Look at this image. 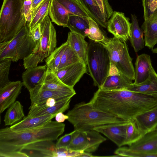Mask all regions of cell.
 <instances>
[{
    "label": "cell",
    "mask_w": 157,
    "mask_h": 157,
    "mask_svg": "<svg viewBox=\"0 0 157 157\" xmlns=\"http://www.w3.org/2000/svg\"><path fill=\"white\" fill-rule=\"evenodd\" d=\"M30 34L35 41L37 42L40 39L41 32L40 23L37 24L33 28L29 29Z\"/></svg>",
    "instance_id": "43"
},
{
    "label": "cell",
    "mask_w": 157,
    "mask_h": 157,
    "mask_svg": "<svg viewBox=\"0 0 157 157\" xmlns=\"http://www.w3.org/2000/svg\"><path fill=\"white\" fill-rule=\"evenodd\" d=\"M81 61H82L76 52L68 43L62 57L58 70Z\"/></svg>",
    "instance_id": "37"
},
{
    "label": "cell",
    "mask_w": 157,
    "mask_h": 157,
    "mask_svg": "<svg viewBox=\"0 0 157 157\" xmlns=\"http://www.w3.org/2000/svg\"><path fill=\"white\" fill-rule=\"evenodd\" d=\"M71 98L61 100L57 102L55 105L48 107H39L31 105L27 116L31 117L56 114L67 110L70 106Z\"/></svg>",
    "instance_id": "18"
},
{
    "label": "cell",
    "mask_w": 157,
    "mask_h": 157,
    "mask_svg": "<svg viewBox=\"0 0 157 157\" xmlns=\"http://www.w3.org/2000/svg\"><path fill=\"white\" fill-rule=\"evenodd\" d=\"M25 117L23 106L20 102L16 101L6 113L4 119L5 125H12L21 121Z\"/></svg>",
    "instance_id": "30"
},
{
    "label": "cell",
    "mask_w": 157,
    "mask_h": 157,
    "mask_svg": "<svg viewBox=\"0 0 157 157\" xmlns=\"http://www.w3.org/2000/svg\"><path fill=\"white\" fill-rule=\"evenodd\" d=\"M128 122L106 124L95 127L93 130L102 133L120 147L123 146Z\"/></svg>",
    "instance_id": "13"
},
{
    "label": "cell",
    "mask_w": 157,
    "mask_h": 157,
    "mask_svg": "<svg viewBox=\"0 0 157 157\" xmlns=\"http://www.w3.org/2000/svg\"><path fill=\"white\" fill-rule=\"evenodd\" d=\"M143 136L134 121H130L127 125L123 146H129L138 141Z\"/></svg>",
    "instance_id": "36"
},
{
    "label": "cell",
    "mask_w": 157,
    "mask_h": 157,
    "mask_svg": "<svg viewBox=\"0 0 157 157\" xmlns=\"http://www.w3.org/2000/svg\"><path fill=\"white\" fill-rule=\"evenodd\" d=\"M40 24L41 37L32 53L23 59V65L25 69L37 66L52 54L56 46V31L48 16Z\"/></svg>",
    "instance_id": "7"
},
{
    "label": "cell",
    "mask_w": 157,
    "mask_h": 157,
    "mask_svg": "<svg viewBox=\"0 0 157 157\" xmlns=\"http://www.w3.org/2000/svg\"><path fill=\"white\" fill-rule=\"evenodd\" d=\"M121 157H141L144 154L157 153V129L144 135L128 147H119L114 152Z\"/></svg>",
    "instance_id": "9"
},
{
    "label": "cell",
    "mask_w": 157,
    "mask_h": 157,
    "mask_svg": "<svg viewBox=\"0 0 157 157\" xmlns=\"http://www.w3.org/2000/svg\"><path fill=\"white\" fill-rule=\"evenodd\" d=\"M56 114L31 117L27 116L19 122L11 125L10 128L13 131L19 132L42 126L55 117Z\"/></svg>",
    "instance_id": "20"
},
{
    "label": "cell",
    "mask_w": 157,
    "mask_h": 157,
    "mask_svg": "<svg viewBox=\"0 0 157 157\" xmlns=\"http://www.w3.org/2000/svg\"><path fill=\"white\" fill-rule=\"evenodd\" d=\"M74 132V131L69 133L65 134L60 138L56 144V147H68L71 142Z\"/></svg>",
    "instance_id": "42"
},
{
    "label": "cell",
    "mask_w": 157,
    "mask_h": 157,
    "mask_svg": "<svg viewBox=\"0 0 157 157\" xmlns=\"http://www.w3.org/2000/svg\"><path fill=\"white\" fill-rule=\"evenodd\" d=\"M142 3L145 20L157 9V0H142Z\"/></svg>",
    "instance_id": "41"
},
{
    "label": "cell",
    "mask_w": 157,
    "mask_h": 157,
    "mask_svg": "<svg viewBox=\"0 0 157 157\" xmlns=\"http://www.w3.org/2000/svg\"><path fill=\"white\" fill-rule=\"evenodd\" d=\"M86 132L87 141L86 146L83 150L84 152L90 153L94 152L101 143L106 140V138L101 135L99 132L94 130Z\"/></svg>",
    "instance_id": "32"
},
{
    "label": "cell",
    "mask_w": 157,
    "mask_h": 157,
    "mask_svg": "<svg viewBox=\"0 0 157 157\" xmlns=\"http://www.w3.org/2000/svg\"><path fill=\"white\" fill-rule=\"evenodd\" d=\"M44 0H33L32 5L31 12L32 13L33 16L40 5Z\"/></svg>",
    "instance_id": "47"
},
{
    "label": "cell",
    "mask_w": 157,
    "mask_h": 157,
    "mask_svg": "<svg viewBox=\"0 0 157 157\" xmlns=\"http://www.w3.org/2000/svg\"><path fill=\"white\" fill-rule=\"evenodd\" d=\"M87 141L86 131L74 130L71 142L68 148L74 151H83L86 146Z\"/></svg>",
    "instance_id": "35"
},
{
    "label": "cell",
    "mask_w": 157,
    "mask_h": 157,
    "mask_svg": "<svg viewBox=\"0 0 157 157\" xmlns=\"http://www.w3.org/2000/svg\"><path fill=\"white\" fill-rule=\"evenodd\" d=\"M135 121L143 136L157 126V107L137 116Z\"/></svg>",
    "instance_id": "21"
},
{
    "label": "cell",
    "mask_w": 157,
    "mask_h": 157,
    "mask_svg": "<svg viewBox=\"0 0 157 157\" xmlns=\"http://www.w3.org/2000/svg\"><path fill=\"white\" fill-rule=\"evenodd\" d=\"M47 70L46 64L26 69L22 74L23 85L30 91L42 83Z\"/></svg>",
    "instance_id": "16"
},
{
    "label": "cell",
    "mask_w": 157,
    "mask_h": 157,
    "mask_svg": "<svg viewBox=\"0 0 157 157\" xmlns=\"http://www.w3.org/2000/svg\"><path fill=\"white\" fill-rule=\"evenodd\" d=\"M53 141L43 140L28 145L19 153L18 157H65L66 148L57 147Z\"/></svg>",
    "instance_id": "10"
},
{
    "label": "cell",
    "mask_w": 157,
    "mask_h": 157,
    "mask_svg": "<svg viewBox=\"0 0 157 157\" xmlns=\"http://www.w3.org/2000/svg\"><path fill=\"white\" fill-rule=\"evenodd\" d=\"M90 17L99 25L106 28L107 21L95 0H77Z\"/></svg>",
    "instance_id": "28"
},
{
    "label": "cell",
    "mask_w": 157,
    "mask_h": 157,
    "mask_svg": "<svg viewBox=\"0 0 157 157\" xmlns=\"http://www.w3.org/2000/svg\"><path fill=\"white\" fill-rule=\"evenodd\" d=\"M156 129H157V127H156Z\"/></svg>",
    "instance_id": "50"
},
{
    "label": "cell",
    "mask_w": 157,
    "mask_h": 157,
    "mask_svg": "<svg viewBox=\"0 0 157 157\" xmlns=\"http://www.w3.org/2000/svg\"><path fill=\"white\" fill-rule=\"evenodd\" d=\"M68 43L67 41L55 49L52 54L46 58L45 61L48 69L54 72L58 70L62 57Z\"/></svg>",
    "instance_id": "31"
},
{
    "label": "cell",
    "mask_w": 157,
    "mask_h": 157,
    "mask_svg": "<svg viewBox=\"0 0 157 157\" xmlns=\"http://www.w3.org/2000/svg\"><path fill=\"white\" fill-rule=\"evenodd\" d=\"M20 81H10L0 88V113H2L15 101L23 86Z\"/></svg>",
    "instance_id": "15"
},
{
    "label": "cell",
    "mask_w": 157,
    "mask_h": 157,
    "mask_svg": "<svg viewBox=\"0 0 157 157\" xmlns=\"http://www.w3.org/2000/svg\"><path fill=\"white\" fill-rule=\"evenodd\" d=\"M129 20L124 13L114 11L107 22L106 28L114 36L126 42L130 37L131 23Z\"/></svg>",
    "instance_id": "11"
},
{
    "label": "cell",
    "mask_w": 157,
    "mask_h": 157,
    "mask_svg": "<svg viewBox=\"0 0 157 157\" xmlns=\"http://www.w3.org/2000/svg\"><path fill=\"white\" fill-rule=\"evenodd\" d=\"M101 43L108 49L110 57V67L109 75L121 74L134 80L135 69L126 42L113 36L112 38H106Z\"/></svg>",
    "instance_id": "5"
},
{
    "label": "cell",
    "mask_w": 157,
    "mask_h": 157,
    "mask_svg": "<svg viewBox=\"0 0 157 157\" xmlns=\"http://www.w3.org/2000/svg\"><path fill=\"white\" fill-rule=\"evenodd\" d=\"M132 81L121 74L109 75L100 88L105 90H128Z\"/></svg>",
    "instance_id": "25"
},
{
    "label": "cell",
    "mask_w": 157,
    "mask_h": 157,
    "mask_svg": "<svg viewBox=\"0 0 157 157\" xmlns=\"http://www.w3.org/2000/svg\"><path fill=\"white\" fill-rule=\"evenodd\" d=\"M65 124L52 120L36 128L19 132L9 127L0 130V157H18L26 146L46 140L55 141L64 131Z\"/></svg>",
    "instance_id": "2"
},
{
    "label": "cell",
    "mask_w": 157,
    "mask_h": 157,
    "mask_svg": "<svg viewBox=\"0 0 157 157\" xmlns=\"http://www.w3.org/2000/svg\"><path fill=\"white\" fill-rule=\"evenodd\" d=\"M11 61L10 59L0 60V88L10 82L9 75Z\"/></svg>",
    "instance_id": "39"
},
{
    "label": "cell",
    "mask_w": 157,
    "mask_h": 157,
    "mask_svg": "<svg viewBox=\"0 0 157 157\" xmlns=\"http://www.w3.org/2000/svg\"><path fill=\"white\" fill-rule=\"evenodd\" d=\"M25 0H3L0 13V43L9 41L27 25L22 12Z\"/></svg>",
    "instance_id": "4"
},
{
    "label": "cell",
    "mask_w": 157,
    "mask_h": 157,
    "mask_svg": "<svg viewBox=\"0 0 157 157\" xmlns=\"http://www.w3.org/2000/svg\"><path fill=\"white\" fill-rule=\"evenodd\" d=\"M89 102L95 109L132 121L139 115L157 107V94L98 88Z\"/></svg>",
    "instance_id": "1"
},
{
    "label": "cell",
    "mask_w": 157,
    "mask_h": 157,
    "mask_svg": "<svg viewBox=\"0 0 157 157\" xmlns=\"http://www.w3.org/2000/svg\"><path fill=\"white\" fill-rule=\"evenodd\" d=\"M55 118L56 121L61 123L63 122L66 120H67L68 116L66 114H63V113L60 112L56 114Z\"/></svg>",
    "instance_id": "46"
},
{
    "label": "cell",
    "mask_w": 157,
    "mask_h": 157,
    "mask_svg": "<svg viewBox=\"0 0 157 157\" xmlns=\"http://www.w3.org/2000/svg\"><path fill=\"white\" fill-rule=\"evenodd\" d=\"M58 101H57L54 98H51L47 99L44 102L33 105L39 107L52 106L56 105Z\"/></svg>",
    "instance_id": "45"
},
{
    "label": "cell",
    "mask_w": 157,
    "mask_h": 157,
    "mask_svg": "<svg viewBox=\"0 0 157 157\" xmlns=\"http://www.w3.org/2000/svg\"><path fill=\"white\" fill-rule=\"evenodd\" d=\"M131 26L129 38L132 46L136 52L142 49L144 46L143 29L139 27L137 17L134 14H131Z\"/></svg>",
    "instance_id": "27"
},
{
    "label": "cell",
    "mask_w": 157,
    "mask_h": 157,
    "mask_svg": "<svg viewBox=\"0 0 157 157\" xmlns=\"http://www.w3.org/2000/svg\"><path fill=\"white\" fill-rule=\"evenodd\" d=\"M29 92L31 105L38 104L51 98H54L57 101L71 98L76 94V92L59 91L44 89L40 84Z\"/></svg>",
    "instance_id": "14"
},
{
    "label": "cell",
    "mask_w": 157,
    "mask_h": 157,
    "mask_svg": "<svg viewBox=\"0 0 157 157\" xmlns=\"http://www.w3.org/2000/svg\"><path fill=\"white\" fill-rule=\"evenodd\" d=\"M40 86L43 88L51 90L75 93L73 88L63 83L58 78L55 73L47 68Z\"/></svg>",
    "instance_id": "23"
},
{
    "label": "cell",
    "mask_w": 157,
    "mask_h": 157,
    "mask_svg": "<svg viewBox=\"0 0 157 157\" xmlns=\"http://www.w3.org/2000/svg\"><path fill=\"white\" fill-rule=\"evenodd\" d=\"M87 65L94 85L100 88L108 76L110 67L108 51L101 43L92 40L88 43Z\"/></svg>",
    "instance_id": "6"
},
{
    "label": "cell",
    "mask_w": 157,
    "mask_h": 157,
    "mask_svg": "<svg viewBox=\"0 0 157 157\" xmlns=\"http://www.w3.org/2000/svg\"><path fill=\"white\" fill-rule=\"evenodd\" d=\"M151 50V51L153 53H157V48H153Z\"/></svg>",
    "instance_id": "49"
},
{
    "label": "cell",
    "mask_w": 157,
    "mask_h": 157,
    "mask_svg": "<svg viewBox=\"0 0 157 157\" xmlns=\"http://www.w3.org/2000/svg\"><path fill=\"white\" fill-rule=\"evenodd\" d=\"M97 157L98 156L93 155L90 153L84 152L80 156V157Z\"/></svg>",
    "instance_id": "48"
},
{
    "label": "cell",
    "mask_w": 157,
    "mask_h": 157,
    "mask_svg": "<svg viewBox=\"0 0 157 157\" xmlns=\"http://www.w3.org/2000/svg\"><path fill=\"white\" fill-rule=\"evenodd\" d=\"M86 71V65L81 61L58 69L55 72L63 83L73 88Z\"/></svg>",
    "instance_id": "12"
},
{
    "label": "cell",
    "mask_w": 157,
    "mask_h": 157,
    "mask_svg": "<svg viewBox=\"0 0 157 157\" xmlns=\"http://www.w3.org/2000/svg\"><path fill=\"white\" fill-rule=\"evenodd\" d=\"M52 0H44L34 13L30 22L27 24L29 29L33 28L49 14Z\"/></svg>",
    "instance_id": "33"
},
{
    "label": "cell",
    "mask_w": 157,
    "mask_h": 157,
    "mask_svg": "<svg viewBox=\"0 0 157 157\" xmlns=\"http://www.w3.org/2000/svg\"><path fill=\"white\" fill-rule=\"evenodd\" d=\"M134 84H137L145 81L148 77L152 67L150 56L142 54L137 56L135 63Z\"/></svg>",
    "instance_id": "19"
},
{
    "label": "cell",
    "mask_w": 157,
    "mask_h": 157,
    "mask_svg": "<svg viewBox=\"0 0 157 157\" xmlns=\"http://www.w3.org/2000/svg\"><path fill=\"white\" fill-rule=\"evenodd\" d=\"M144 36L145 45L152 49L157 44V9L141 26Z\"/></svg>",
    "instance_id": "17"
},
{
    "label": "cell",
    "mask_w": 157,
    "mask_h": 157,
    "mask_svg": "<svg viewBox=\"0 0 157 157\" xmlns=\"http://www.w3.org/2000/svg\"><path fill=\"white\" fill-rule=\"evenodd\" d=\"M101 12L107 22L113 13L108 0H95Z\"/></svg>",
    "instance_id": "40"
},
{
    "label": "cell",
    "mask_w": 157,
    "mask_h": 157,
    "mask_svg": "<svg viewBox=\"0 0 157 157\" xmlns=\"http://www.w3.org/2000/svg\"><path fill=\"white\" fill-rule=\"evenodd\" d=\"M69 13L57 0H52L49 14L52 21L59 26L67 27Z\"/></svg>",
    "instance_id": "24"
},
{
    "label": "cell",
    "mask_w": 157,
    "mask_h": 157,
    "mask_svg": "<svg viewBox=\"0 0 157 157\" xmlns=\"http://www.w3.org/2000/svg\"><path fill=\"white\" fill-rule=\"evenodd\" d=\"M67 27L71 31L75 32L85 37L89 33V22L87 17L69 14Z\"/></svg>",
    "instance_id": "29"
},
{
    "label": "cell",
    "mask_w": 157,
    "mask_h": 157,
    "mask_svg": "<svg viewBox=\"0 0 157 157\" xmlns=\"http://www.w3.org/2000/svg\"><path fill=\"white\" fill-rule=\"evenodd\" d=\"M128 90L142 93L157 94V74L153 67L148 78L143 82L132 84Z\"/></svg>",
    "instance_id": "26"
},
{
    "label": "cell",
    "mask_w": 157,
    "mask_h": 157,
    "mask_svg": "<svg viewBox=\"0 0 157 157\" xmlns=\"http://www.w3.org/2000/svg\"><path fill=\"white\" fill-rule=\"evenodd\" d=\"M33 0H25L22 8V12L25 17L31 12Z\"/></svg>",
    "instance_id": "44"
},
{
    "label": "cell",
    "mask_w": 157,
    "mask_h": 157,
    "mask_svg": "<svg viewBox=\"0 0 157 157\" xmlns=\"http://www.w3.org/2000/svg\"><path fill=\"white\" fill-rule=\"evenodd\" d=\"M85 38V37L83 35L70 31L68 33L67 41L81 61L87 65L88 43Z\"/></svg>",
    "instance_id": "22"
},
{
    "label": "cell",
    "mask_w": 157,
    "mask_h": 157,
    "mask_svg": "<svg viewBox=\"0 0 157 157\" xmlns=\"http://www.w3.org/2000/svg\"><path fill=\"white\" fill-rule=\"evenodd\" d=\"M89 24V31L87 36L91 40L103 43L106 39L100 29L98 25L90 17H87Z\"/></svg>",
    "instance_id": "38"
},
{
    "label": "cell",
    "mask_w": 157,
    "mask_h": 157,
    "mask_svg": "<svg viewBox=\"0 0 157 157\" xmlns=\"http://www.w3.org/2000/svg\"><path fill=\"white\" fill-rule=\"evenodd\" d=\"M66 114L75 130L81 131L93 130L95 127L106 124L130 122L95 109L89 102H84L76 104Z\"/></svg>",
    "instance_id": "3"
},
{
    "label": "cell",
    "mask_w": 157,
    "mask_h": 157,
    "mask_svg": "<svg viewBox=\"0 0 157 157\" xmlns=\"http://www.w3.org/2000/svg\"><path fill=\"white\" fill-rule=\"evenodd\" d=\"M36 42L31 36L27 24L11 40L0 43V60L10 59L17 62L28 56L32 52Z\"/></svg>",
    "instance_id": "8"
},
{
    "label": "cell",
    "mask_w": 157,
    "mask_h": 157,
    "mask_svg": "<svg viewBox=\"0 0 157 157\" xmlns=\"http://www.w3.org/2000/svg\"><path fill=\"white\" fill-rule=\"evenodd\" d=\"M70 14L85 17H90L77 0H57Z\"/></svg>",
    "instance_id": "34"
}]
</instances>
